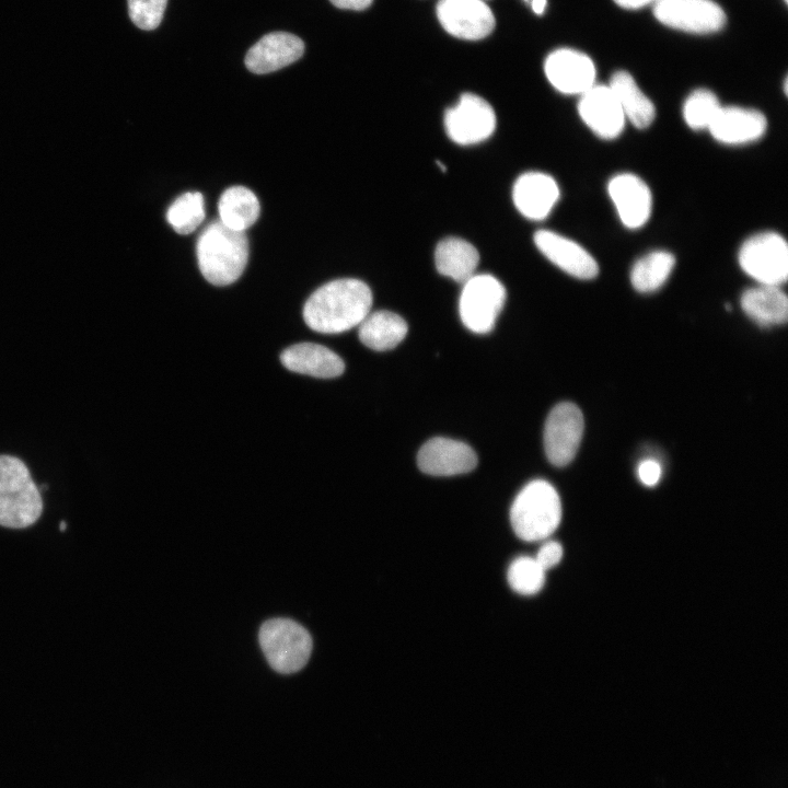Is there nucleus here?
Masks as SVG:
<instances>
[{
  "instance_id": "393cba45",
  "label": "nucleus",
  "mask_w": 788,
  "mask_h": 788,
  "mask_svg": "<svg viewBox=\"0 0 788 788\" xmlns=\"http://www.w3.org/2000/svg\"><path fill=\"white\" fill-rule=\"evenodd\" d=\"M219 221L225 227L245 232L258 219L260 205L256 195L245 186H231L218 201Z\"/></svg>"
},
{
  "instance_id": "4468645a",
  "label": "nucleus",
  "mask_w": 788,
  "mask_h": 788,
  "mask_svg": "<svg viewBox=\"0 0 788 788\" xmlns=\"http://www.w3.org/2000/svg\"><path fill=\"white\" fill-rule=\"evenodd\" d=\"M578 112L584 124L602 139H615L626 118L609 85L594 84L580 95Z\"/></svg>"
},
{
  "instance_id": "c9c22d12",
  "label": "nucleus",
  "mask_w": 788,
  "mask_h": 788,
  "mask_svg": "<svg viewBox=\"0 0 788 788\" xmlns=\"http://www.w3.org/2000/svg\"><path fill=\"white\" fill-rule=\"evenodd\" d=\"M784 91L787 94V78L784 80Z\"/></svg>"
},
{
  "instance_id": "1a4fd4ad",
  "label": "nucleus",
  "mask_w": 788,
  "mask_h": 788,
  "mask_svg": "<svg viewBox=\"0 0 788 788\" xmlns=\"http://www.w3.org/2000/svg\"><path fill=\"white\" fill-rule=\"evenodd\" d=\"M583 428V415L573 403L563 402L551 410L544 427V449L553 465L565 466L573 460Z\"/></svg>"
},
{
  "instance_id": "2f4dec72",
  "label": "nucleus",
  "mask_w": 788,
  "mask_h": 788,
  "mask_svg": "<svg viewBox=\"0 0 788 788\" xmlns=\"http://www.w3.org/2000/svg\"><path fill=\"white\" fill-rule=\"evenodd\" d=\"M638 478L646 486H654L661 477V466L656 460L647 459L639 463Z\"/></svg>"
},
{
  "instance_id": "0eeeda50",
  "label": "nucleus",
  "mask_w": 788,
  "mask_h": 788,
  "mask_svg": "<svg viewBox=\"0 0 788 788\" xmlns=\"http://www.w3.org/2000/svg\"><path fill=\"white\" fill-rule=\"evenodd\" d=\"M739 264L750 277L766 286H780L788 276V247L776 232L748 239L739 251Z\"/></svg>"
},
{
  "instance_id": "473e14b6",
  "label": "nucleus",
  "mask_w": 788,
  "mask_h": 788,
  "mask_svg": "<svg viewBox=\"0 0 788 788\" xmlns=\"http://www.w3.org/2000/svg\"><path fill=\"white\" fill-rule=\"evenodd\" d=\"M335 7L346 10H364L371 5L373 0H329Z\"/></svg>"
},
{
  "instance_id": "ddd939ff",
  "label": "nucleus",
  "mask_w": 788,
  "mask_h": 788,
  "mask_svg": "<svg viewBox=\"0 0 788 788\" xmlns=\"http://www.w3.org/2000/svg\"><path fill=\"white\" fill-rule=\"evenodd\" d=\"M551 84L564 94H579L594 85L595 67L583 53L560 48L548 55L544 63Z\"/></svg>"
},
{
  "instance_id": "c756f323",
  "label": "nucleus",
  "mask_w": 788,
  "mask_h": 788,
  "mask_svg": "<svg viewBox=\"0 0 788 788\" xmlns=\"http://www.w3.org/2000/svg\"><path fill=\"white\" fill-rule=\"evenodd\" d=\"M131 21L141 30L157 28L163 18L167 0H127Z\"/></svg>"
},
{
  "instance_id": "bb28decb",
  "label": "nucleus",
  "mask_w": 788,
  "mask_h": 788,
  "mask_svg": "<svg viewBox=\"0 0 788 788\" xmlns=\"http://www.w3.org/2000/svg\"><path fill=\"white\" fill-rule=\"evenodd\" d=\"M205 219L204 196L199 192H187L177 197L169 207L166 220L178 234L194 232Z\"/></svg>"
},
{
  "instance_id": "58836bf2",
  "label": "nucleus",
  "mask_w": 788,
  "mask_h": 788,
  "mask_svg": "<svg viewBox=\"0 0 788 788\" xmlns=\"http://www.w3.org/2000/svg\"><path fill=\"white\" fill-rule=\"evenodd\" d=\"M785 1H787V0H785Z\"/></svg>"
},
{
  "instance_id": "dca6fc26",
  "label": "nucleus",
  "mask_w": 788,
  "mask_h": 788,
  "mask_svg": "<svg viewBox=\"0 0 788 788\" xmlns=\"http://www.w3.org/2000/svg\"><path fill=\"white\" fill-rule=\"evenodd\" d=\"M607 190L625 227L638 229L649 220L652 196L640 177L630 173L618 174L609 182Z\"/></svg>"
},
{
  "instance_id": "c85d7f7f",
  "label": "nucleus",
  "mask_w": 788,
  "mask_h": 788,
  "mask_svg": "<svg viewBox=\"0 0 788 788\" xmlns=\"http://www.w3.org/2000/svg\"><path fill=\"white\" fill-rule=\"evenodd\" d=\"M508 582L517 593L533 595L544 587L545 570L534 557L521 556L509 566Z\"/></svg>"
},
{
  "instance_id": "412c9836",
  "label": "nucleus",
  "mask_w": 788,
  "mask_h": 788,
  "mask_svg": "<svg viewBox=\"0 0 788 788\" xmlns=\"http://www.w3.org/2000/svg\"><path fill=\"white\" fill-rule=\"evenodd\" d=\"M479 262L476 247L464 239L450 236L441 240L434 251L437 270L457 282L464 283L475 275Z\"/></svg>"
},
{
  "instance_id": "7c9ffc66",
  "label": "nucleus",
  "mask_w": 788,
  "mask_h": 788,
  "mask_svg": "<svg viewBox=\"0 0 788 788\" xmlns=\"http://www.w3.org/2000/svg\"><path fill=\"white\" fill-rule=\"evenodd\" d=\"M534 558L546 571L559 564L563 558V547L558 542L548 541L542 544Z\"/></svg>"
},
{
  "instance_id": "a211bd4d",
  "label": "nucleus",
  "mask_w": 788,
  "mask_h": 788,
  "mask_svg": "<svg viewBox=\"0 0 788 788\" xmlns=\"http://www.w3.org/2000/svg\"><path fill=\"white\" fill-rule=\"evenodd\" d=\"M559 198L556 181L542 172L520 175L512 188V200L519 212L531 219L546 218Z\"/></svg>"
},
{
  "instance_id": "423d86ee",
  "label": "nucleus",
  "mask_w": 788,
  "mask_h": 788,
  "mask_svg": "<svg viewBox=\"0 0 788 788\" xmlns=\"http://www.w3.org/2000/svg\"><path fill=\"white\" fill-rule=\"evenodd\" d=\"M507 298L506 288L493 275L478 274L463 283L459 312L463 325L473 333H489Z\"/></svg>"
},
{
  "instance_id": "a878e982",
  "label": "nucleus",
  "mask_w": 788,
  "mask_h": 788,
  "mask_svg": "<svg viewBox=\"0 0 788 788\" xmlns=\"http://www.w3.org/2000/svg\"><path fill=\"white\" fill-rule=\"evenodd\" d=\"M675 265L674 256L665 251L651 252L638 259L631 268L633 287L642 293L658 290L668 280Z\"/></svg>"
},
{
  "instance_id": "f3484780",
  "label": "nucleus",
  "mask_w": 788,
  "mask_h": 788,
  "mask_svg": "<svg viewBox=\"0 0 788 788\" xmlns=\"http://www.w3.org/2000/svg\"><path fill=\"white\" fill-rule=\"evenodd\" d=\"M304 44L298 36L287 32H273L255 43L245 56L246 68L256 74L279 70L300 59Z\"/></svg>"
},
{
  "instance_id": "39448f33",
  "label": "nucleus",
  "mask_w": 788,
  "mask_h": 788,
  "mask_svg": "<svg viewBox=\"0 0 788 788\" xmlns=\"http://www.w3.org/2000/svg\"><path fill=\"white\" fill-rule=\"evenodd\" d=\"M258 640L269 665L282 674L300 671L312 652V637L299 623L289 618H271L259 629Z\"/></svg>"
},
{
  "instance_id": "cd10ccee",
  "label": "nucleus",
  "mask_w": 788,
  "mask_h": 788,
  "mask_svg": "<svg viewBox=\"0 0 788 788\" xmlns=\"http://www.w3.org/2000/svg\"><path fill=\"white\" fill-rule=\"evenodd\" d=\"M721 107L715 93L707 89H697L685 100L683 117L694 130L708 129Z\"/></svg>"
},
{
  "instance_id": "6ab92c4d",
  "label": "nucleus",
  "mask_w": 788,
  "mask_h": 788,
  "mask_svg": "<svg viewBox=\"0 0 788 788\" xmlns=\"http://www.w3.org/2000/svg\"><path fill=\"white\" fill-rule=\"evenodd\" d=\"M764 114L754 108L721 107L709 126L711 136L725 144H745L760 139L766 131Z\"/></svg>"
},
{
  "instance_id": "9b49d317",
  "label": "nucleus",
  "mask_w": 788,
  "mask_h": 788,
  "mask_svg": "<svg viewBox=\"0 0 788 788\" xmlns=\"http://www.w3.org/2000/svg\"><path fill=\"white\" fill-rule=\"evenodd\" d=\"M437 16L442 27L452 36L478 40L495 28V16L484 0H440Z\"/></svg>"
},
{
  "instance_id": "5701e85b",
  "label": "nucleus",
  "mask_w": 788,
  "mask_h": 788,
  "mask_svg": "<svg viewBox=\"0 0 788 788\" xmlns=\"http://www.w3.org/2000/svg\"><path fill=\"white\" fill-rule=\"evenodd\" d=\"M609 86L626 119L639 129L651 125L656 117L654 105L628 72L624 70L614 72Z\"/></svg>"
},
{
  "instance_id": "f03ea898",
  "label": "nucleus",
  "mask_w": 788,
  "mask_h": 788,
  "mask_svg": "<svg viewBox=\"0 0 788 788\" xmlns=\"http://www.w3.org/2000/svg\"><path fill=\"white\" fill-rule=\"evenodd\" d=\"M198 266L205 279L215 286H228L243 274L248 259L245 232L234 231L219 220L209 223L196 244Z\"/></svg>"
},
{
  "instance_id": "4be33fe9",
  "label": "nucleus",
  "mask_w": 788,
  "mask_h": 788,
  "mask_svg": "<svg viewBox=\"0 0 788 788\" xmlns=\"http://www.w3.org/2000/svg\"><path fill=\"white\" fill-rule=\"evenodd\" d=\"M741 306L761 326L780 325L787 321L788 300L778 286L761 285L745 290Z\"/></svg>"
},
{
  "instance_id": "f8f14e48",
  "label": "nucleus",
  "mask_w": 788,
  "mask_h": 788,
  "mask_svg": "<svg viewBox=\"0 0 788 788\" xmlns=\"http://www.w3.org/2000/svg\"><path fill=\"white\" fill-rule=\"evenodd\" d=\"M420 471L432 476H453L468 473L477 465L475 451L466 443L444 437L428 440L419 450Z\"/></svg>"
},
{
  "instance_id": "9d476101",
  "label": "nucleus",
  "mask_w": 788,
  "mask_h": 788,
  "mask_svg": "<svg viewBox=\"0 0 788 788\" xmlns=\"http://www.w3.org/2000/svg\"><path fill=\"white\" fill-rule=\"evenodd\" d=\"M653 14L669 27L695 34L714 33L726 24L723 10L712 0H657Z\"/></svg>"
},
{
  "instance_id": "72a5a7b5",
  "label": "nucleus",
  "mask_w": 788,
  "mask_h": 788,
  "mask_svg": "<svg viewBox=\"0 0 788 788\" xmlns=\"http://www.w3.org/2000/svg\"><path fill=\"white\" fill-rule=\"evenodd\" d=\"M657 0H614L616 4L625 9H639Z\"/></svg>"
},
{
  "instance_id": "aec40b11",
  "label": "nucleus",
  "mask_w": 788,
  "mask_h": 788,
  "mask_svg": "<svg viewBox=\"0 0 788 788\" xmlns=\"http://www.w3.org/2000/svg\"><path fill=\"white\" fill-rule=\"evenodd\" d=\"M280 360L292 372L321 379L336 378L345 370V363L337 354L314 343H300L285 349Z\"/></svg>"
},
{
  "instance_id": "2eb2a0df",
  "label": "nucleus",
  "mask_w": 788,
  "mask_h": 788,
  "mask_svg": "<svg viewBox=\"0 0 788 788\" xmlns=\"http://www.w3.org/2000/svg\"><path fill=\"white\" fill-rule=\"evenodd\" d=\"M538 251L559 269L578 279H592L599 265L591 254L575 241L554 231L538 230L534 234Z\"/></svg>"
},
{
  "instance_id": "4c0bfd02",
  "label": "nucleus",
  "mask_w": 788,
  "mask_h": 788,
  "mask_svg": "<svg viewBox=\"0 0 788 788\" xmlns=\"http://www.w3.org/2000/svg\"><path fill=\"white\" fill-rule=\"evenodd\" d=\"M524 1L529 2L530 0H524Z\"/></svg>"
},
{
  "instance_id": "6e6552de",
  "label": "nucleus",
  "mask_w": 788,
  "mask_h": 788,
  "mask_svg": "<svg viewBox=\"0 0 788 788\" xmlns=\"http://www.w3.org/2000/svg\"><path fill=\"white\" fill-rule=\"evenodd\" d=\"M444 127L455 143L475 144L493 135L496 128L495 111L483 97L464 93L454 106L447 109Z\"/></svg>"
},
{
  "instance_id": "20e7f679",
  "label": "nucleus",
  "mask_w": 788,
  "mask_h": 788,
  "mask_svg": "<svg viewBox=\"0 0 788 788\" xmlns=\"http://www.w3.org/2000/svg\"><path fill=\"white\" fill-rule=\"evenodd\" d=\"M43 512L40 490L18 457L0 455V525L25 529Z\"/></svg>"
},
{
  "instance_id": "e433bc0d",
  "label": "nucleus",
  "mask_w": 788,
  "mask_h": 788,
  "mask_svg": "<svg viewBox=\"0 0 788 788\" xmlns=\"http://www.w3.org/2000/svg\"><path fill=\"white\" fill-rule=\"evenodd\" d=\"M65 529H66V523L65 522L60 523V530L65 531Z\"/></svg>"
},
{
  "instance_id": "7ed1b4c3",
  "label": "nucleus",
  "mask_w": 788,
  "mask_h": 788,
  "mask_svg": "<svg viewBox=\"0 0 788 788\" xmlns=\"http://www.w3.org/2000/svg\"><path fill=\"white\" fill-rule=\"evenodd\" d=\"M561 520V502L552 484L535 479L526 484L514 498L510 522L515 535L526 542L546 540Z\"/></svg>"
},
{
  "instance_id": "f704fd0d",
  "label": "nucleus",
  "mask_w": 788,
  "mask_h": 788,
  "mask_svg": "<svg viewBox=\"0 0 788 788\" xmlns=\"http://www.w3.org/2000/svg\"><path fill=\"white\" fill-rule=\"evenodd\" d=\"M530 2H531L532 10L534 13H536L537 15H541L544 13L546 4H547V0H530Z\"/></svg>"
},
{
  "instance_id": "b1692460",
  "label": "nucleus",
  "mask_w": 788,
  "mask_h": 788,
  "mask_svg": "<svg viewBox=\"0 0 788 788\" xmlns=\"http://www.w3.org/2000/svg\"><path fill=\"white\" fill-rule=\"evenodd\" d=\"M358 326L361 343L376 351L395 348L408 331L402 316L385 310L369 313Z\"/></svg>"
},
{
  "instance_id": "f257e3e1",
  "label": "nucleus",
  "mask_w": 788,
  "mask_h": 788,
  "mask_svg": "<svg viewBox=\"0 0 788 788\" xmlns=\"http://www.w3.org/2000/svg\"><path fill=\"white\" fill-rule=\"evenodd\" d=\"M372 292L355 278L332 280L316 289L303 308L305 324L323 334H338L358 326L370 313Z\"/></svg>"
}]
</instances>
